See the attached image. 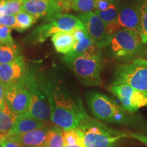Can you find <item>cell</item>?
Wrapping results in <instances>:
<instances>
[{
    "instance_id": "cell-30",
    "label": "cell",
    "mask_w": 147,
    "mask_h": 147,
    "mask_svg": "<svg viewBox=\"0 0 147 147\" xmlns=\"http://www.w3.org/2000/svg\"><path fill=\"white\" fill-rule=\"evenodd\" d=\"M0 136V147H25L19 143L3 137L1 134Z\"/></svg>"
},
{
    "instance_id": "cell-16",
    "label": "cell",
    "mask_w": 147,
    "mask_h": 147,
    "mask_svg": "<svg viewBox=\"0 0 147 147\" xmlns=\"http://www.w3.org/2000/svg\"><path fill=\"white\" fill-rule=\"evenodd\" d=\"M45 122L25 113L18 115L11 129L6 134H22L45 127Z\"/></svg>"
},
{
    "instance_id": "cell-1",
    "label": "cell",
    "mask_w": 147,
    "mask_h": 147,
    "mask_svg": "<svg viewBox=\"0 0 147 147\" xmlns=\"http://www.w3.org/2000/svg\"><path fill=\"white\" fill-rule=\"evenodd\" d=\"M51 121L62 129L78 128L89 116L82 100L63 84L45 78Z\"/></svg>"
},
{
    "instance_id": "cell-25",
    "label": "cell",
    "mask_w": 147,
    "mask_h": 147,
    "mask_svg": "<svg viewBox=\"0 0 147 147\" xmlns=\"http://www.w3.org/2000/svg\"><path fill=\"white\" fill-rule=\"evenodd\" d=\"M96 0H71V9L78 12H89L95 9Z\"/></svg>"
},
{
    "instance_id": "cell-21",
    "label": "cell",
    "mask_w": 147,
    "mask_h": 147,
    "mask_svg": "<svg viewBox=\"0 0 147 147\" xmlns=\"http://www.w3.org/2000/svg\"><path fill=\"white\" fill-rule=\"evenodd\" d=\"M15 16L16 20L15 29L20 32H23L29 29L36 21L34 16L23 10L18 13Z\"/></svg>"
},
{
    "instance_id": "cell-14",
    "label": "cell",
    "mask_w": 147,
    "mask_h": 147,
    "mask_svg": "<svg viewBox=\"0 0 147 147\" xmlns=\"http://www.w3.org/2000/svg\"><path fill=\"white\" fill-rule=\"evenodd\" d=\"M117 21L121 27L135 29L140 33V7L133 3H124L119 7Z\"/></svg>"
},
{
    "instance_id": "cell-20",
    "label": "cell",
    "mask_w": 147,
    "mask_h": 147,
    "mask_svg": "<svg viewBox=\"0 0 147 147\" xmlns=\"http://www.w3.org/2000/svg\"><path fill=\"white\" fill-rule=\"evenodd\" d=\"M62 135L65 146L84 144L83 134L79 128L63 129Z\"/></svg>"
},
{
    "instance_id": "cell-29",
    "label": "cell",
    "mask_w": 147,
    "mask_h": 147,
    "mask_svg": "<svg viewBox=\"0 0 147 147\" xmlns=\"http://www.w3.org/2000/svg\"><path fill=\"white\" fill-rule=\"evenodd\" d=\"M16 24V16L11 14H3L0 16V25L15 29Z\"/></svg>"
},
{
    "instance_id": "cell-15",
    "label": "cell",
    "mask_w": 147,
    "mask_h": 147,
    "mask_svg": "<svg viewBox=\"0 0 147 147\" xmlns=\"http://www.w3.org/2000/svg\"><path fill=\"white\" fill-rule=\"evenodd\" d=\"M48 129L43 127L22 134H2L6 138L19 143L25 147H45Z\"/></svg>"
},
{
    "instance_id": "cell-11",
    "label": "cell",
    "mask_w": 147,
    "mask_h": 147,
    "mask_svg": "<svg viewBox=\"0 0 147 147\" xmlns=\"http://www.w3.org/2000/svg\"><path fill=\"white\" fill-rule=\"evenodd\" d=\"M23 10L36 20L44 18V23L53 21L64 12L58 0H25Z\"/></svg>"
},
{
    "instance_id": "cell-8",
    "label": "cell",
    "mask_w": 147,
    "mask_h": 147,
    "mask_svg": "<svg viewBox=\"0 0 147 147\" xmlns=\"http://www.w3.org/2000/svg\"><path fill=\"white\" fill-rule=\"evenodd\" d=\"M75 29H84L82 22L76 16L63 14L53 21L44 23L38 26L31 34L30 38L34 43H43L48 38L57 33L71 32Z\"/></svg>"
},
{
    "instance_id": "cell-33",
    "label": "cell",
    "mask_w": 147,
    "mask_h": 147,
    "mask_svg": "<svg viewBox=\"0 0 147 147\" xmlns=\"http://www.w3.org/2000/svg\"><path fill=\"white\" fill-rule=\"evenodd\" d=\"M111 1L108 0H96L95 2V10L103 11L105 10L111 4Z\"/></svg>"
},
{
    "instance_id": "cell-28",
    "label": "cell",
    "mask_w": 147,
    "mask_h": 147,
    "mask_svg": "<svg viewBox=\"0 0 147 147\" xmlns=\"http://www.w3.org/2000/svg\"><path fill=\"white\" fill-rule=\"evenodd\" d=\"M12 29L6 26L0 25V44H14L11 36Z\"/></svg>"
},
{
    "instance_id": "cell-4",
    "label": "cell",
    "mask_w": 147,
    "mask_h": 147,
    "mask_svg": "<svg viewBox=\"0 0 147 147\" xmlns=\"http://www.w3.org/2000/svg\"><path fill=\"white\" fill-rule=\"evenodd\" d=\"M78 128L83 134L85 147H114L119 140L129 137L125 133L113 129L89 115Z\"/></svg>"
},
{
    "instance_id": "cell-2",
    "label": "cell",
    "mask_w": 147,
    "mask_h": 147,
    "mask_svg": "<svg viewBox=\"0 0 147 147\" xmlns=\"http://www.w3.org/2000/svg\"><path fill=\"white\" fill-rule=\"evenodd\" d=\"M66 65L84 85L101 86L103 58L101 49L93 44L82 55L73 58H63Z\"/></svg>"
},
{
    "instance_id": "cell-32",
    "label": "cell",
    "mask_w": 147,
    "mask_h": 147,
    "mask_svg": "<svg viewBox=\"0 0 147 147\" xmlns=\"http://www.w3.org/2000/svg\"><path fill=\"white\" fill-rule=\"evenodd\" d=\"M9 110L7 107L5 102L4 95V86L0 81V110Z\"/></svg>"
},
{
    "instance_id": "cell-9",
    "label": "cell",
    "mask_w": 147,
    "mask_h": 147,
    "mask_svg": "<svg viewBox=\"0 0 147 147\" xmlns=\"http://www.w3.org/2000/svg\"><path fill=\"white\" fill-rule=\"evenodd\" d=\"M110 91L120 100L123 109L128 113H135L147 104L146 93L134 89L127 84H113Z\"/></svg>"
},
{
    "instance_id": "cell-31",
    "label": "cell",
    "mask_w": 147,
    "mask_h": 147,
    "mask_svg": "<svg viewBox=\"0 0 147 147\" xmlns=\"http://www.w3.org/2000/svg\"><path fill=\"white\" fill-rule=\"evenodd\" d=\"M120 25H119L118 21L112 22V23H108L105 24V30L106 34L108 35H112L119 31L121 28Z\"/></svg>"
},
{
    "instance_id": "cell-3",
    "label": "cell",
    "mask_w": 147,
    "mask_h": 147,
    "mask_svg": "<svg viewBox=\"0 0 147 147\" xmlns=\"http://www.w3.org/2000/svg\"><path fill=\"white\" fill-rule=\"evenodd\" d=\"M23 80L29 94L27 113L40 121H51V108L46 89L45 78L38 71L27 69Z\"/></svg>"
},
{
    "instance_id": "cell-24",
    "label": "cell",
    "mask_w": 147,
    "mask_h": 147,
    "mask_svg": "<svg viewBox=\"0 0 147 147\" xmlns=\"http://www.w3.org/2000/svg\"><path fill=\"white\" fill-rule=\"evenodd\" d=\"M95 12L104 21V23L105 24L117 21L118 9L117 8L116 5L113 4V3H111V4L105 10H95Z\"/></svg>"
},
{
    "instance_id": "cell-37",
    "label": "cell",
    "mask_w": 147,
    "mask_h": 147,
    "mask_svg": "<svg viewBox=\"0 0 147 147\" xmlns=\"http://www.w3.org/2000/svg\"><path fill=\"white\" fill-rule=\"evenodd\" d=\"M15 1H21V2H24L25 0H15Z\"/></svg>"
},
{
    "instance_id": "cell-5",
    "label": "cell",
    "mask_w": 147,
    "mask_h": 147,
    "mask_svg": "<svg viewBox=\"0 0 147 147\" xmlns=\"http://www.w3.org/2000/svg\"><path fill=\"white\" fill-rule=\"evenodd\" d=\"M110 55L115 59L129 62L136 59L144 49L140 35L135 29L124 28L112 35Z\"/></svg>"
},
{
    "instance_id": "cell-13",
    "label": "cell",
    "mask_w": 147,
    "mask_h": 147,
    "mask_svg": "<svg viewBox=\"0 0 147 147\" xmlns=\"http://www.w3.org/2000/svg\"><path fill=\"white\" fill-rule=\"evenodd\" d=\"M27 70L25 60L21 55L10 63L0 64V81L4 87L15 84L23 79Z\"/></svg>"
},
{
    "instance_id": "cell-39",
    "label": "cell",
    "mask_w": 147,
    "mask_h": 147,
    "mask_svg": "<svg viewBox=\"0 0 147 147\" xmlns=\"http://www.w3.org/2000/svg\"><path fill=\"white\" fill-rule=\"evenodd\" d=\"M146 3H147V0H146Z\"/></svg>"
},
{
    "instance_id": "cell-26",
    "label": "cell",
    "mask_w": 147,
    "mask_h": 147,
    "mask_svg": "<svg viewBox=\"0 0 147 147\" xmlns=\"http://www.w3.org/2000/svg\"><path fill=\"white\" fill-rule=\"evenodd\" d=\"M140 7L141 32L140 33L143 44L147 43V3L142 1Z\"/></svg>"
},
{
    "instance_id": "cell-35",
    "label": "cell",
    "mask_w": 147,
    "mask_h": 147,
    "mask_svg": "<svg viewBox=\"0 0 147 147\" xmlns=\"http://www.w3.org/2000/svg\"><path fill=\"white\" fill-rule=\"evenodd\" d=\"M5 0H0V16L4 14V5Z\"/></svg>"
},
{
    "instance_id": "cell-10",
    "label": "cell",
    "mask_w": 147,
    "mask_h": 147,
    "mask_svg": "<svg viewBox=\"0 0 147 147\" xmlns=\"http://www.w3.org/2000/svg\"><path fill=\"white\" fill-rule=\"evenodd\" d=\"M78 18L95 45L101 49L110 45L112 36L106 34L105 23L95 12H82L78 14Z\"/></svg>"
},
{
    "instance_id": "cell-38",
    "label": "cell",
    "mask_w": 147,
    "mask_h": 147,
    "mask_svg": "<svg viewBox=\"0 0 147 147\" xmlns=\"http://www.w3.org/2000/svg\"><path fill=\"white\" fill-rule=\"evenodd\" d=\"M108 1H111V2H113L114 0H108Z\"/></svg>"
},
{
    "instance_id": "cell-7",
    "label": "cell",
    "mask_w": 147,
    "mask_h": 147,
    "mask_svg": "<svg viewBox=\"0 0 147 147\" xmlns=\"http://www.w3.org/2000/svg\"><path fill=\"white\" fill-rule=\"evenodd\" d=\"M113 84H127L147 94V60L137 58L119 66L116 69Z\"/></svg>"
},
{
    "instance_id": "cell-19",
    "label": "cell",
    "mask_w": 147,
    "mask_h": 147,
    "mask_svg": "<svg viewBox=\"0 0 147 147\" xmlns=\"http://www.w3.org/2000/svg\"><path fill=\"white\" fill-rule=\"evenodd\" d=\"M61 128L55 127L49 129L47 131L45 147H64Z\"/></svg>"
},
{
    "instance_id": "cell-17",
    "label": "cell",
    "mask_w": 147,
    "mask_h": 147,
    "mask_svg": "<svg viewBox=\"0 0 147 147\" xmlns=\"http://www.w3.org/2000/svg\"><path fill=\"white\" fill-rule=\"evenodd\" d=\"M51 41L57 52L66 55L72 51L76 40L72 32H61L51 36Z\"/></svg>"
},
{
    "instance_id": "cell-40",
    "label": "cell",
    "mask_w": 147,
    "mask_h": 147,
    "mask_svg": "<svg viewBox=\"0 0 147 147\" xmlns=\"http://www.w3.org/2000/svg\"><path fill=\"white\" fill-rule=\"evenodd\" d=\"M146 106H147V104H146Z\"/></svg>"
},
{
    "instance_id": "cell-34",
    "label": "cell",
    "mask_w": 147,
    "mask_h": 147,
    "mask_svg": "<svg viewBox=\"0 0 147 147\" xmlns=\"http://www.w3.org/2000/svg\"><path fill=\"white\" fill-rule=\"evenodd\" d=\"M129 137L133 138L138 140L139 141L144 143V144L146 145L147 146V136L141 134H131L129 135Z\"/></svg>"
},
{
    "instance_id": "cell-18",
    "label": "cell",
    "mask_w": 147,
    "mask_h": 147,
    "mask_svg": "<svg viewBox=\"0 0 147 147\" xmlns=\"http://www.w3.org/2000/svg\"><path fill=\"white\" fill-rule=\"evenodd\" d=\"M21 55V50L15 43L0 44V64L10 63Z\"/></svg>"
},
{
    "instance_id": "cell-23",
    "label": "cell",
    "mask_w": 147,
    "mask_h": 147,
    "mask_svg": "<svg viewBox=\"0 0 147 147\" xmlns=\"http://www.w3.org/2000/svg\"><path fill=\"white\" fill-rule=\"evenodd\" d=\"M93 44H94L93 42L92 41L89 36L87 34L82 40L76 42L72 51L70 53H69L68 54L65 55L63 58H73L76 56H78V55H82Z\"/></svg>"
},
{
    "instance_id": "cell-36",
    "label": "cell",
    "mask_w": 147,
    "mask_h": 147,
    "mask_svg": "<svg viewBox=\"0 0 147 147\" xmlns=\"http://www.w3.org/2000/svg\"><path fill=\"white\" fill-rule=\"evenodd\" d=\"M64 147H85L84 144H74V145H67Z\"/></svg>"
},
{
    "instance_id": "cell-6",
    "label": "cell",
    "mask_w": 147,
    "mask_h": 147,
    "mask_svg": "<svg viewBox=\"0 0 147 147\" xmlns=\"http://www.w3.org/2000/svg\"><path fill=\"white\" fill-rule=\"evenodd\" d=\"M87 100L92 115L97 119L113 123L125 122V110L107 95L92 92L88 94Z\"/></svg>"
},
{
    "instance_id": "cell-27",
    "label": "cell",
    "mask_w": 147,
    "mask_h": 147,
    "mask_svg": "<svg viewBox=\"0 0 147 147\" xmlns=\"http://www.w3.org/2000/svg\"><path fill=\"white\" fill-rule=\"evenodd\" d=\"M23 2L15 0H5L4 5V14L16 16L23 10Z\"/></svg>"
},
{
    "instance_id": "cell-12",
    "label": "cell",
    "mask_w": 147,
    "mask_h": 147,
    "mask_svg": "<svg viewBox=\"0 0 147 147\" xmlns=\"http://www.w3.org/2000/svg\"><path fill=\"white\" fill-rule=\"evenodd\" d=\"M7 107L16 115L27 113L29 106V94L23 79L15 84L4 87Z\"/></svg>"
},
{
    "instance_id": "cell-22",
    "label": "cell",
    "mask_w": 147,
    "mask_h": 147,
    "mask_svg": "<svg viewBox=\"0 0 147 147\" xmlns=\"http://www.w3.org/2000/svg\"><path fill=\"white\" fill-rule=\"evenodd\" d=\"M18 115L8 110H0V133L6 134L13 126Z\"/></svg>"
}]
</instances>
